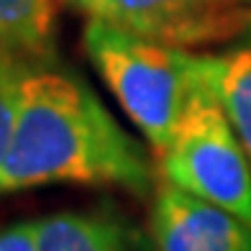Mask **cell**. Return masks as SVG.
Masks as SVG:
<instances>
[{"label": "cell", "instance_id": "obj_1", "mask_svg": "<svg viewBox=\"0 0 251 251\" xmlns=\"http://www.w3.org/2000/svg\"><path fill=\"white\" fill-rule=\"evenodd\" d=\"M51 182L116 185L144 195L154 169L144 146L87 85L59 72H28L0 167V195Z\"/></svg>", "mask_w": 251, "mask_h": 251}, {"label": "cell", "instance_id": "obj_2", "mask_svg": "<svg viewBox=\"0 0 251 251\" xmlns=\"http://www.w3.org/2000/svg\"><path fill=\"white\" fill-rule=\"evenodd\" d=\"M85 49L126 116L159 156L190 102L210 85V54H195L90 21Z\"/></svg>", "mask_w": 251, "mask_h": 251}, {"label": "cell", "instance_id": "obj_3", "mask_svg": "<svg viewBox=\"0 0 251 251\" xmlns=\"http://www.w3.org/2000/svg\"><path fill=\"white\" fill-rule=\"evenodd\" d=\"M162 179L251 223V162L208 85L190 102L169 146L159 154Z\"/></svg>", "mask_w": 251, "mask_h": 251}, {"label": "cell", "instance_id": "obj_4", "mask_svg": "<svg viewBox=\"0 0 251 251\" xmlns=\"http://www.w3.org/2000/svg\"><path fill=\"white\" fill-rule=\"evenodd\" d=\"M90 21L177 49L233 44L251 31L241 0H67Z\"/></svg>", "mask_w": 251, "mask_h": 251}, {"label": "cell", "instance_id": "obj_5", "mask_svg": "<svg viewBox=\"0 0 251 251\" xmlns=\"http://www.w3.org/2000/svg\"><path fill=\"white\" fill-rule=\"evenodd\" d=\"M156 251H251V223L169 182H159L151 205Z\"/></svg>", "mask_w": 251, "mask_h": 251}, {"label": "cell", "instance_id": "obj_6", "mask_svg": "<svg viewBox=\"0 0 251 251\" xmlns=\"http://www.w3.org/2000/svg\"><path fill=\"white\" fill-rule=\"evenodd\" d=\"M33 251H131L123 226L100 213H56L36 221Z\"/></svg>", "mask_w": 251, "mask_h": 251}, {"label": "cell", "instance_id": "obj_7", "mask_svg": "<svg viewBox=\"0 0 251 251\" xmlns=\"http://www.w3.org/2000/svg\"><path fill=\"white\" fill-rule=\"evenodd\" d=\"M210 85L251 162V31L223 54H210Z\"/></svg>", "mask_w": 251, "mask_h": 251}, {"label": "cell", "instance_id": "obj_8", "mask_svg": "<svg viewBox=\"0 0 251 251\" xmlns=\"http://www.w3.org/2000/svg\"><path fill=\"white\" fill-rule=\"evenodd\" d=\"M56 0H0V47L21 59L51 51Z\"/></svg>", "mask_w": 251, "mask_h": 251}, {"label": "cell", "instance_id": "obj_9", "mask_svg": "<svg viewBox=\"0 0 251 251\" xmlns=\"http://www.w3.org/2000/svg\"><path fill=\"white\" fill-rule=\"evenodd\" d=\"M31 72L26 59L5 51L0 47V167L5 162L10 139H13L18 108H21V90L24 79Z\"/></svg>", "mask_w": 251, "mask_h": 251}, {"label": "cell", "instance_id": "obj_10", "mask_svg": "<svg viewBox=\"0 0 251 251\" xmlns=\"http://www.w3.org/2000/svg\"><path fill=\"white\" fill-rule=\"evenodd\" d=\"M36 241V221L16 223L0 231V251H33Z\"/></svg>", "mask_w": 251, "mask_h": 251}, {"label": "cell", "instance_id": "obj_11", "mask_svg": "<svg viewBox=\"0 0 251 251\" xmlns=\"http://www.w3.org/2000/svg\"><path fill=\"white\" fill-rule=\"evenodd\" d=\"M241 3H246V5H251V0H241Z\"/></svg>", "mask_w": 251, "mask_h": 251}]
</instances>
